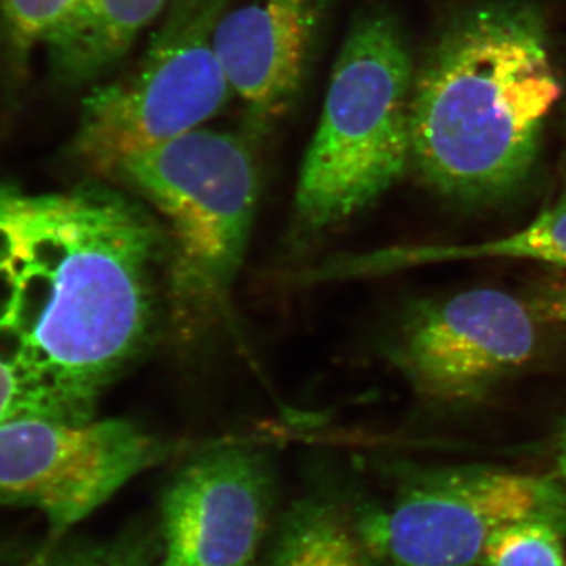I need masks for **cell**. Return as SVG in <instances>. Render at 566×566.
Instances as JSON below:
<instances>
[{"instance_id":"1","label":"cell","mask_w":566,"mask_h":566,"mask_svg":"<svg viewBox=\"0 0 566 566\" xmlns=\"http://www.w3.org/2000/svg\"><path fill=\"white\" fill-rule=\"evenodd\" d=\"M161 227L102 185L32 193L0 182V346L48 419H95L150 342Z\"/></svg>"},{"instance_id":"2","label":"cell","mask_w":566,"mask_h":566,"mask_svg":"<svg viewBox=\"0 0 566 566\" xmlns=\"http://www.w3.org/2000/svg\"><path fill=\"white\" fill-rule=\"evenodd\" d=\"M558 96L539 11L520 0L472 7L415 71L411 164L449 199H501L531 175Z\"/></svg>"},{"instance_id":"3","label":"cell","mask_w":566,"mask_h":566,"mask_svg":"<svg viewBox=\"0 0 566 566\" xmlns=\"http://www.w3.org/2000/svg\"><path fill=\"white\" fill-rule=\"evenodd\" d=\"M111 178L164 219V305L178 340L202 337L227 312L243 264L259 174L251 142L197 128L129 156Z\"/></svg>"},{"instance_id":"4","label":"cell","mask_w":566,"mask_h":566,"mask_svg":"<svg viewBox=\"0 0 566 566\" xmlns=\"http://www.w3.org/2000/svg\"><path fill=\"white\" fill-rule=\"evenodd\" d=\"M415 63L400 22L381 6L354 17L334 62L322 117L293 202L303 237L329 232L385 196L411 164Z\"/></svg>"},{"instance_id":"5","label":"cell","mask_w":566,"mask_h":566,"mask_svg":"<svg viewBox=\"0 0 566 566\" xmlns=\"http://www.w3.org/2000/svg\"><path fill=\"white\" fill-rule=\"evenodd\" d=\"M233 0H170L128 73L82 102L71 144L76 161L112 177L126 158L202 128L233 98L214 50V29Z\"/></svg>"},{"instance_id":"6","label":"cell","mask_w":566,"mask_h":566,"mask_svg":"<svg viewBox=\"0 0 566 566\" xmlns=\"http://www.w3.org/2000/svg\"><path fill=\"white\" fill-rule=\"evenodd\" d=\"M381 566H476L495 532L545 521L566 534V486L490 465L417 469L389 509L360 512Z\"/></svg>"},{"instance_id":"7","label":"cell","mask_w":566,"mask_h":566,"mask_svg":"<svg viewBox=\"0 0 566 566\" xmlns=\"http://www.w3.org/2000/svg\"><path fill=\"white\" fill-rule=\"evenodd\" d=\"M170 452L125 419L7 420L0 423V505L39 510L57 542Z\"/></svg>"},{"instance_id":"8","label":"cell","mask_w":566,"mask_h":566,"mask_svg":"<svg viewBox=\"0 0 566 566\" xmlns=\"http://www.w3.org/2000/svg\"><path fill=\"white\" fill-rule=\"evenodd\" d=\"M534 307L495 289H475L412 308L392 349L417 394L469 403L523 367L538 348Z\"/></svg>"},{"instance_id":"9","label":"cell","mask_w":566,"mask_h":566,"mask_svg":"<svg viewBox=\"0 0 566 566\" xmlns=\"http://www.w3.org/2000/svg\"><path fill=\"white\" fill-rule=\"evenodd\" d=\"M274 501L273 465L263 452L240 444L205 450L182 464L164 491V560L251 566Z\"/></svg>"},{"instance_id":"10","label":"cell","mask_w":566,"mask_h":566,"mask_svg":"<svg viewBox=\"0 0 566 566\" xmlns=\"http://www.w3.org/2000/svg\"><path fill=\"white\" fill-rule=\"evenodd\" d=\"M319 0H244L214 29V50L249 133L263 134L296 102L318 25Z\"/></svg>"},{"instance_id":"11","label":"cell","mask_w":566,"mask_h":566,"mask_svg":"<svg viewBox=\"0 0 566 566\" xmlns=\"http://www.w3.org/2000/svg\"><path fill=\"white\" fill-rule=\"evenodd\" d=\"M170 0H74L43 50L51 80L63 88L95 84L132 50Z\"/></svg>"},{"instance_id":"12","label":"cell","mask_w":566,"mask_h":566,"mask_svg":"<svg viewBox=\"0 0 566 566\" xmlns=\"http://www.w3.org/2000/svg\"><path fill=\"white\" fill-rule=\"evenodd\" d=\"M268 566H381L360 512L329 497L296 502L283 517Z\"/></svg>"},{"instance_id":"13","label":"cell","mask_w":566,"mask_h":566,"mask_svg":"<svg viewBox=\"0 0 566 566\" xmlns=\"http://www.w3.org/2000/svg\"><path fill=\"white\" fill-rule=\"evenodd\" d=\"M382 264H423L471 259H516L566 266V192L520 232L479 244L423 245L382 253Z\"/></svg>"},{"instance_id":"14","label":"cell","mask_w":566,"mask_h":566,"mask_svg":"<svg viewBox=\"0 0 566 566\" xmlns=\"http://www.w3.org/2000/svg\"><path fill=\"white\" fill-rule=\"evenodd\" d=\"M565 532L545 521H521L495 532L476 566H566Z\"/></svg>"},{"instance_id":"15","label":"cell","mask_w":566,"mask_h":566,"mask_svg":"<svg viewBox=\"0 0 566 566\" xmlns=\"http://www.w3.org/2000/svg\"><path fill=\"white\" fill-rule=\"evenodd\" d=\"M74 0H0V41L13 66H24L43 48Z\"/></svg>"},{"instance_id":"16","label":"cell","mask_w":566,"mask_h":566,"mask_svg":"<svg viewBox=\"0 0 566 566\" xmlns=\"http://www.w3.org/2000/svg\"><path fill=\"white\" fill-rule=\"evenodd\" d=\"M155 542L123 535L112 542H52L31 566H156Z\"/></svg>"},{"instance_id":"17","label":"cell","mask_w":566,"mask_h":566,"mask_svg":"<svg viewBox=\"0 0 566 566\" xmlns=\"http://www.w3.org/2000/svg\"><path fill=\"white\" fill-rule=\"evenodd\" d=\"M18 417H40L17 374L0 363V423Z\"/></svg>"},{"instance_id":"18","label":"cell","mask_w":566,"mask_h":566,"mask_svg":"<svg viewBox=\"0 0 566 566\" xmlns=\"http://www.w3.org/2000/svg\"><path fill=\"white\" fill-rule=\"evenodd\" d=\"M534 308L539 319L566 323V282L547 292Z\"/></svg>"},{"instance_id":"19","label":"cell","mask_w":566,"mask_h":566,"mask_svg":"<svg viewBox=\"0 0 566 566\" xmlns=\"http://www.w3.org/2000/svg\"><path fill=\"white\" fill-rule=\"evenodd\" d=\"M556 460L558 471H560L562 479H564V482L566 483V420L565 423L562 424L560 431H558L557 434Z\"/></svg>"},{"instance_id":"20","label":"cell","mask_w":566,"mask_h":566,"mask_svg":"<svg viewBox=\"0 0 566 566\" xmlns=\"http://www.w3.org/2000/svg\"><path fill=\"white\" fill-rule=\"evenodd\" d=\"M163 566H177V565L169 564V562L164 560V562H163Z\"/></svg>"}]
</instances>
